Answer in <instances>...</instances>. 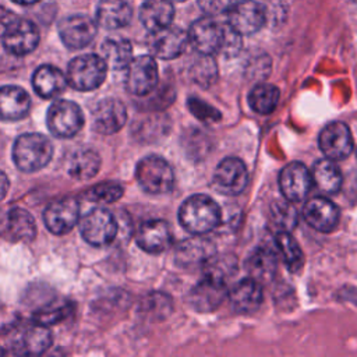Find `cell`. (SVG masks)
I'll list each match as a JSON object with an SVG mask.
<instances>
[{"label":"cell","mask_w":357,"mask_h":357,"mask_svg":"<svg viewBox=\"0 0 357 357\" xmlns=\"http://www.w3.org/2000/svg\"><path fill=\"white\" fill-rule=\"evenodd\" d=\"M100 52L107 67L113 70L127 68V66L132 60V46L127 39L123 38L106 39L102 43Z\"/></svg>","instance_id":"cell-31"},{"label":"cell","mask_w":357,"mask_h":357,"mask_svg":"<svg viewBox=\"0 0 357 357\" xmlns=\"http://www.w3.org/2000/svg\"><path fill=\"white\" fill-rule=\"evenodd\" d=\"M187 35L188 42L199 54H213L222 50L226 29L213 17L206 15L192 22Z\"/></svg>","instance_id":"cell-12"},{"label":"cell","mask_w":357,"mask_h":357,"mask_svg":"<svg viewBox=\"0 0 357 357\" xmlns=\"http://www.w3.org/2000/svg\"><path fill=\"white\" fill-rule=\"evenodd\" d=\"M11 20H13V15H10L8 11L0 7V29H3Z\"/></svg>","instance_id":"cell-44"},{"label":"cell","mask_w":357,"mask_h":357,"mask_svg":"<svg viewBox=\"0 0 357 357\" xmlns=\"http://www.w3.org/2000/svg\"><path fill=\"white\" fill-rule=\"evenodd\" d=\"M305 222L322 233L332 231L339 223L337 206L325 197H315L307 201L303 209Z\"/></svg>","instance_id":"cell-21"},{"label":"cell","mask_w":357,"mask_h":357,"mask_svg":"<svg viewBox=\"0 0 357 357\" xmlns=\"http://www.w3.org/2000/svg\"><path fill=\"white\" fill-rule=\"evenodd\" d=\"M59 35L68 49H82L92 42L96 35V24L92 18L75 14L59 22Z\"/></svg>","instance_id":"cell-17"},{"label":"cell","mask_w":357,"mask_h":357,"mask_svg":"<svg viewBox=\"0 0 357 357\" xmlns=\"http://www.w3.org/2000/svg\"><path fill=\"white\" fill-rule=\"evenodd\" d=\"M71 312V304L68 301H52L33 312L32 321L45 326L54 325L63 321Z\"/></svg>","instance_id":"cell-37"},{"label":"cell","mask_w":357,"mask_h":357,"mask_svg":"<svg viewBox=\"0 0 357 357\" xmlns=\"http://www.w3.org/2000/svg\"><path fill=\"white\" fill-rule=\"evenodd\" d=\"M276 248L290 271H298L304 264V254L298 243L287 231H279L275 238Z\"/></svg>","instance_id":"cell-35"},{"label":"cell","mask_w":357,"mask_h":357,"mask_svg":"<svg viewBox=\"0 0 357 357\" xmlns=\"http://www.w3.org/2000/svg\"><path fill=\"white\" fill-rule=\"evenodd\" d=\"M174 7L170 0H145L139 8V21L149 31L172 25Z\"/></svg>","instance_id":"cell-28"},{"label":"cell","mask_w":357,"mask_h":357,"mask_svg":"<svg viewBox=\"0 0 357 357\" xmlns=\"http://www.w3.org/2000/svg\"><path fill=\"white\" fill-rule=\"evenodd\" d=\"M312 185L311 172L301 162L286 165L279 174V187L283 197L290 202L303 201Z\"/></svg>","instance_id":"cell-15"},{"label":"cell","mask_w":357,"mask_h":357,"mask_svg":"<svg viewBox=\"0 0 357 357\" xmlns=\"http://www.w3.org/2000/svg\"><path fill=\"white\" fill-rule=\"evenodd\" d=\"M319 149L332 160L346 159L353 151V137L347 124L342 121L329 123L318 137Z\"/></svg>","instance_id":"cell-14"},{"label":"cell","mask_w":357,"mask_h":357,"mask_svg":"<svg viewBox=\"0 0 357 357\" xmlns=\"http://www.w3.org/2000/svg\"><path fill=\"white\" fill-rule=\"evenodd\" d=\"M8 188H10L8 177L6 176V173H4V172H1V170H0V201L7 195Z\"/></svg>","instance_id":"cell-43"},{"label":"cell","mask_w":357,"mask_h":357,"mask_svg":"<svg viewBox=\"0 0 357 357\" xmlns=\"http://www.w3.org/2000/svg\"><path fill=\"white\" fill-rule=\"evenodd\" d=\"M0 236L8 241H32L36 236L33 216L26 209L11 208L0 220Z\"/></svg>","instance_id":"cell-20"},{"label":"cell","mask_w":357,"mask_h":357,"mask_svg":"<svg viewBox=\"0 0 357 357\" xmlns=\"http://www.w3.org/2000/svg\"><path fill=\"white\" fill-rule=\"evenodd\" d=\"M188 35L178 26H165L148 36V49L152 56L163 60L178 57L187 47Z\"/></svg>","instance_id":"cell-13"},{"label":"cell","mask_w":357,"mask_h":357,"mask_svg":"<svg viewBox=\"0 0 357 357\" xmlns=\"http://www.w3.org/2000/svg\"><path fill=\"white\" fill-rule=\"evenodd\" d=\"M227 25L237 35H252L266 22L265 8L255 0H240L229 7Z\"/></svg>","instance_id":"cell-8"},{"label":"cell","mask_w":357,"mask_h":357,"mask_svg":"<svg viewBox=\"0 0 357 357\" xmlns=\"http://www.w3.org/2000/svg\"><path fill=\"white\" fill-rule=\"evenodd\" d=\"M188 109L191 110V113L195 117H198L199 120H204V121H216V120L220 119L219 110H216L215 107L202 102L198 98H190L188 99Z\"/></svg>","instance_id":"cell-41"},{"label":"cell","mask_w":357,"mask_h":357,"mask_svg":"<svg viewBox=\"0 0 357 357\" xmlns=\"http://www.w3.org/2000/svg\"><path fill=\"white\" fill-rule=\"evenodd\" d=\"M123 194H124V188L119 183L105 181V183L91 187L85 192V198L89 199L91 202L112 204V202L120 199Z\"/></svg>","instance_id":"cell-39"},{"label":"cell","mask_w":357,"mask_h":357,"mask_svg":"<svg viewBox=\"0 0 357 357\" xmlns=\"http://www.w3.org/2000/svg\"><path fill=\"white\" fill-rule=\"evenodd\" d=\"M279 98L280 92L275 85L259 82L251 89L248 100L254 112H257L258 114H269L276 109Z\"/></svg>","instance_id":"cell-32"},{"label":"cell","mask_w":357,"mask_h":357,"mask_svg":"<svg viewBox=\"0 0 357 357\" xmlns=\"http://www.w3.org/2000/svg\"><path fill=\"white\" fill-rule=\"evenodd\" d=\"M191 78L202 85L209 86L218 78V67L212 54H199V57L191 66Z\"/></svg>","instance_id":"cell-38"},{"label":"cell","mask_w":357,"mask_h":357,"mask_svg":"<svg viewBox=\"0 0 357 357\" xmlns=\"http://www.w3.org/2000/svg\"><path fill=\"white\" fill-rule=\"evenodd\" d=\"M79 219V204L75 198H61L49 204L43 212V222L53 234H66Z\"/></svg>","instance_id":"cell-16"},{"label":"cell","mask_w":357,"mask_h":357,"mask_svg":"<svg viewBox=\"0 0 357 357\" xmlns=\"http://www.w3.org/2000/svg\"><path fill=\"white\" fill-rule=\"evenodd\" d=\"M199 8L205 13V15L215 17L223 14L231 6V0H197Z\"/></svg>","instance_id":"cell-42"},{"label":"cell","mask_w":357,"mask_h":357,"mask_svg":"<svg viewBox=\"0 0 357 357\" xmlns=\"http://www.w3.org/2000/svg\"><path fill=\"white\" fill-rule=\"evenodd\" d=\"M135 177L141 188L153 195L169 192L174 184L172 166L163 158L156 155L145 156L138 162Z\"/></svg>","instance_id":"cell-4"},{"label":"cell","mask_w":357,"mask_h":357,"mask_svg":"<svg viewBox=\"0 0 357 357\" xmlns=\"http://www.w3.org/2000/svg\"><path fill=\"white\" fill-rule=\"evenodd\" d=\"M53 156V145L50 139L38 132H26L20 135L13 146V160L15 166L32 173L43 169Z\"/></svg>","instance_id":"cell-2"},{"label":"cell","mask_w":357,"mask_h":357,"mask_svg":"<svg viewBox=\"0 0 357 357\" xmlns=\"http://www.w3.org/2000/svg\"><path fill=\"white\" fill-rule=\"evenodd\" d=\"M237 271V259L231 254L211 255L204 262V276L225 282L231 278Z\"/></svg>","instance_id":"cell-36"},{"label":"cell","mask_w":357,"mask_h":357,"mask_svg":"<svg viewBox=\"0 0 357 357\" xmlns=\"http://www.w3.org/2000/svg\"><path fill=\"white\" fill-rule=\"evenodd\" d=\"M67 84L68 82L64 73L50 64L38 67L32 75V86L43 99H53L59 96L64 92Z\"/></svg>","instance_id":"cell-25"},{"label":"cell","mask_w":357,"mask_h":357,"mask_svg":"<svg viewBox=\"0 0 357 357\" xmlns=\"http://www.w3.org/2000/svg\"><path fill=\"white\" fill-rule=\"evenodd\" d=\"M229 291L225 282L204 276L190 291L188 301L199 312H212L222 305Z\"/></svg>","instance_id":"cell-19"},{"label":"cell","mask_w":357,"mask_h":357,"mask_svg":"<svg viewBox=\"0 0 357 357\" xmlns=\"http://www.w3.org/2000/svg\"><path fill=\"white\" fill-rule=\"evenodd\" d=\"M14 3H18V4H22V6H31L33 3H38L39 0H13Z\"/></svg>","instance_id":"cell-45"},{"label":"cell","mask_w":357,"mask_h":357,"mask_svg":"<svg viewBox=\"0 0 357 357\" xmlns=\"http://www.w3.org/2000/svg\"><path fill=\"white\" fill-rule=\"evenodd\" d=\"M49 131L57 138H71L81 131L85 123L81 107L67 99L54 100L46 116Z\"/></svg>","instance_id":"cell-5"},{"label":"cell","mask_w":357,"mask_h":357,"mask_svg":"<svg viewBox=\"0 0 357 357\" xmlns=\"http://www.w3.org/2000/svg\"><path fill=\"white\" fill-rule=\"evenodd\" d=\"M137 244L149 254H159L172 244V230L167 222L162 219H152L144 222L137 234Z\"/></svg>","instance_id":"cell-22"},{"label":"cell","mask_w":357,"mask_h":357,"mask_svg":"<svg viewBox=\"0 0 357 357\" xmlns=\"http://www.w3.org/2000/svg\"><path fill=\"white\" fill-rule=\"evenodd\" d=\"M127 121V109L116 98H105L96 103L92 112V127L99 134H114Z\"/></svg>","instance_id":"cell-18"},{"label":"cell","mask_w":357,"mask_h":357,"mask_svg":"<svg viewBox=\"0 0 357 357\" xmlns=\"http://www.w3.org/2000/svg\"><path fill=\"white\" fill-rule=\"evenodd\" d=\"M131 6L126 0H100L96 7V22L106 29H117L130 24Z\"/></svg>","instance_id":"cell-27"},{"label":"cell","mask_w":357,"mask_h":357,"mask_svg":"<svg viewBox=\"0 0 357 357\" xmlns=\"http://www.w3.org/2000/svg\"><path fill=\"white\" fill-rule=\"evenodd\" d=\"M31 109L28 92L18 85L0 88V120L15 121L24 119Z\"/></svg>","instance_id":"cell-23"},{"label":"cell","mask_w":357,"mask_h":357,"mask_svg":"<svg viewBox=\"0 0 357 357\" xmlns=\"http://www.w3.org/2000/svg\"><path fill=\"white\" fill-rule=\"evenodd\" d=\"M117 220L105 208L91 209L79 222V231L82 238L95 247L110 244L117 234Z\"/></svg>","instance_id":"cell-7"},{"label":"cell","mask_w":357,"mask_h":357,"mask_svg":"<svg viewBox=\"0 0 357 357\" xmlns=\"http://www.w3.org/2000/svg\"><path fill=\"white\" fill-rule=\"evenodd\" d=\"M158 78V64L152 56H138L127 66L126 86L128 92L135 96L149 95L155 89Z\"/></svg>","instance_id":"cell-11"},{"label":"cell","mask_w":357,"mask_h":357,"mask_svg":"<svg viewBox=\"0 0 357 357\" xmlns=\"http://www.w3.org/2000/svg\"><path fill=\"white\" fill-rule=\"evenodd\" d=\"M4 49L14 56H25L33 52L39 43V31L29 20L13 18L1 32Z\"/></svg>","instance_id":"cell-9"},{"label":"cell","mask_w":357,"mask_h":357,"mask_svg":"<svg viewBox=\"0 0 357 357\" xmlns=\"http://www.w3.org/2000/svg\"><path fill=\"white\" fill-rule=\"evenodd\" d=\"M213 254L212 245L209 241L198 237L185 240L180 244L177 258L181 265H192L198 262H205Z\"/></svg>","instance_id":"cell-33"},{"label":"cell","mask_w":357,"mask_h":357,"mask_svg":"<svg viewBox=\"0 0 357 357\" xmlns=\"http://www.w3.org/2000/svg\"><path fill=\"white\" fill-rule=\"evenodd\" d=\"M245 271L261 284L271 282L278 271L276 252L266 245L257 247L245 261Z\"/></svg>","instance_id":"cell-26"},{"label":"cell","mask_w":357,"mask_h":357,"mask_svg":"<svg viewBox=\"0 0 357 357\" xmlns=\"http://www.w3.org/2000/svg\"><path fill=\"white\" fill-rule=\"evenodd\" d=\"M100 169V156L93 149L75 151L67 163V172L73 178L88 180L93 177Z\"/></svg>","instance_id":"cell-30"},{"label":"cell","mask_w":357,"mask_h":357,"mask_svg":"<svg viewBox=\"0 0 357 357\" xmlns=\"http://www.w3.org/2000/svg\"><path fill=\"white\" fill-rule=\"evenodd\" d=\"M107 74V64L102 56L82 54L73 59L67 67V82L77 91L99 88Z\"/></svg>","instance_id":"cell-3"},{"label":"cell","mask_w":357,"mask_h":357,"mask_svg":"<svg viewBox=\"0 0 357 357\" xmlns=\"http://www.w3.org/2000/svg\"><path fill=\"white\" fill-rule=\"evenodd\" d=\"M222 219L219 205L205 194L188 197L178 209L180 225L191 234L202 236L218 227Z\"/></svg>","instance_id":"cell-1"},{"label":"cell","mask_w":357,"mask_h":357,"mask_svg":"<svg viewBox=\"0 0 357 357\" xmlns=\"http://www.w3.org/2000/svg\"><path fill=\"white\" fill-rule=\"evenodd\" d=\"M52 343V333L47 326L32 322L15 328L7 337L8 351L13 354L38 356L45 353Z\"/></svg>","instance_id":"cell-6"},{"label":"cell","mask_w":357,"mask_h":357,"mask_svg":"<svg viewBox=\"0 0 357 357\" xmlns=\"http://www.w3.org/2000/svg\"><path fill=\"white\" fill-rule=\"evenodd\" d=\"M142 312L155 319L166 318L172 311V300L163 293L148 294L142 300Z\"/></svg>","instance_id":"cell-40"},{"label":"cell","mask_w":357,"mask_h":357,"mask_svg":"<svg viewBox=\"0 0 357 357\" xmlns=\"http://www.w3.org/2000/svg\"><path fill=\"white\" fill-rule=\"evenodd\" d=\"M3 353H4V350H3V349H1V346H0V356H1Z\"/></svg>","instance_id":"cell-46"},{"label":"cell","mask_w":357,"mask_h":357,"mask_svg":"<svg viewBox=\"0 0 357 357\" xmlns=\"http://www.w3.org/2000/svg\"><path fill=\"white\" fill-rule=\"evenodd\" d=\"M170 1H184V0H170Z\"/></svg>","instance_id":"cell-47"},{"label":"cell","mask_w":357,"mask_h":357,"mask_svg":"<svg viewBox=\"0 0 357 357\" xmlns=\"http://www.w3.org/2000/svg\"><path fill=\"white\" fill-rule=\"evenodd\" d=\"M212 184L215 190L223 195H238L248 184V170L238 158H225L219 162L213 172Z\"/></svg>","instance_id":"cell-10"},{"label":"cell","mask_w":357,"mask_h":357,"mask_svg":"<svg viewBox=\"0 0 357 357\" xmlns=\"http://www.w3.org/2000/svg\"><path fill=\"white\" fill-rule=\"evenodd\" d=\"M269 219H271L273 229L278 233L279 231L290 233L297 226V222H298L297 211H296L293 202L287 201L286 198H284V201L272 202L271 209H269Z\"/></svg>","instance_id":"cell-34"},{"label":"cell","mask_w":357,"mask_h":357,"mask_svg":"<svg viewBox=\"0 0 357 357\" xmlns=\"http://www.w3.org/2000/svg\"><path fill=\"white\" fill-rule=\"evenodd\" d=\"M227 296L237 312H254L262 304V284L248 276L236 283Z\"/></svg>","instance_id":"cell-24"},{"label":"cell","mask_w":357,"mask_h":357,"mask_svg":"<svg viewBox=\"0 0 357 357\" xmlns=\"http://www.w3.org/2000/svg\"><path fill=\"white\" fill-rule=\"evenodd\" d=\"M311 176L312 183H315L318 190L324 194L333 195L342 187V173L332 159L325 158L315 162Z\"/></svg>","instance_id":"cell-29"}]
</instances>
